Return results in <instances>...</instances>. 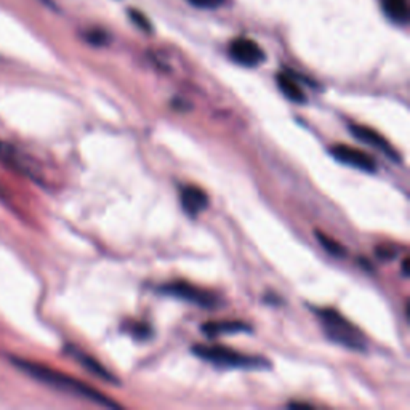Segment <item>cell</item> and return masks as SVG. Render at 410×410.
<instances>
[{
    "label": "cell",
    "instance_id": "obj_1",
    "mask_svg": "<svg viewBox=\"0 0 410 410\" xmlns=\"http://www.w3.org/2000/svg\"><path fill=\"white\" fill-rule=\"evenodd\" d=\"M16 367L21 369L22 372L31 375L32 378H36L42 383L52 386V388L67 392V395H74L77 397H82V399H87L90 402L98 404V406L109 407V409H119L121 406L114 401H111L108 396H104L103 392L97 390L90 388L88 385L83 383L81 380H76L69 377V375H64L61 372H56V370L41 366V364L22 361V359H15L13 361Z\"/></svg>",
    "mask_w": 410,
    "mask_h": 410
},
{
    "label": "cell",
    "instance_id": "obj_2",
    "mask_svg": "<svg viewBox=\"0 0 410 410\" xmlns=\"http://www.w3.org/2000/svg\"><path fill=\"white\" fill-rule=\"evenodd\" d=\"M316 313L324 324L325 334L335 343L356 351L366 348V339H364L362 334L340 313H336L335 310H317Z\"/></svg>",
    "mask_w": 410,
    "mask_h": 410
},
{
    "label": "cell",
    "instance_id": "obj_3",
    "mask_svg": "<svg viewBox=\"0 0 410 410\" xmlns=\"http://www.w3.org/2000/svg\"><path fill=\"white\" fill-rule=\"evenodd\" d=\"M193 353L202 361L212 362L215 366L220 367H239V369H261L268 367L269 362L265 357H257V356H249L242 355V353L229 350V348L224 346H205V345H198L193 348Z\"/></svg>",
    "mask_w": 410,
    "mask_h": 410
},
{
    "label": "cell",
    "instance_id": "obj_4",
    "mask_svg": "<svg viewBox=\"0 0 410 410\" xmlns=\"http://www.w3.org/2000/svg\"><path fill=\"white\" fill-rule=\"evenodd\" d=\"M159 290L164 295L175 296V299L189 301V303H193V305H198L200 308H207V310H212L213 306L218 305V299L212 294V292H207L204 289L196 287V285H191L186 282L167 284Z\"/></svg>",
    "mask_w": 410,
    "mask_h": 410
},
{
    "label": "cell",
    "instance_id": "obj_5",
    "mask_svg": "<svg viewBox=\"0 0 410 410\" xmlns=\"http://www.w3.org/2000/svg\"><path fill=\"white\" fill-rule=\"evenodd\" d=\"M229 55L235 63L245 67L260 66L266 60V55L263 48L252 39L239 37L229 45Z\"/></svg>",
    "mask_w": 410,
    "mask_h": 410
},
{
    "label": "cell",
    "instance_id": "obj_6",
    "mask_svg": "<svg viewBox=\"0 0 410 410\" xmlns=\"http://www.w3.org/2000/svg\"><path fill=\"white\" fill-rule=\"evenodd\" d=\"M330 153H332L335 159L341 162V164L357 168V170L369 172V173L377 170V162H375L374 157L369 156L367 153H364V151L353 148V146L335 144L334 148L330 149Z\"/></svg>",
    "mask_w": 410,
    "mask_h": 410
},
{
    "label": "cell",
    "instance_id": "obj_7",
    "mask_svg": "<svg viewBox=\"0 0 410 410\" xmlns=\"http://www.w3.org/2000/svg\"><path fill=\"white\" fill-rule=\"evenodd\" d=\"M350 128H351L353 137L357 138L359 142H362L369 146H372V148H375V149H378L380 153L388 156L390 159H392L395 162L401 160L399 153H396V149L392 148L388 142H386V138L381 137V135L378 132H375L374 128H369V127H364V125H356V123H351Z\"/></svg>",
    "mask_w": 410,
    "mask_h": 410
},
{
    "label": "cell",
    "instance_id": "obj_8",
    "mask_svg": "<svg viewBox=\"0 0 410 410\" xmlns=\"http://www.w3.org/2000/svg\"><path fill=\"white\" fill-rule=\"evenodd\" d=\"M179 200H182L183 210L188 213L189 217L199 215L202 210L207 209L209 205V198L207 194L198 186H184L179 193Z\"/></svg>",
    "mask_w": 410,
    "mask_h": 410
},
{
    "label": "cell",
    "instance_id": "obj_9",
    "mask_svg": "<svg viewBox=\"0 0 410 410\" xmlns=\"http://www.w3.org/2000/svg\"><path fill=\"white\" fill-rule=\"evenodd\" d=\"M67 351H69V355L74 357L83 369H87L90 374L95 375V377H98L100 380H103V381H108V383H117V378L114 377V375H112L108 369L101 366L97 359H93L92 356L86 355V353L78 351L77 348H69Z\"/></svg>",
    "mask_w": 410,
    "mask_h": 410
},
{
    "label": "cell",
    "instance_id": "obj_10",
    "mask_svg": "<svg viewBox=\"0 0 410 410\" xmlns=\"http://www.w3.org/2000/svg\"><path fill=\"white\" fill-rule=\"evenodd\" d=\"M380 7L395 25L406 26L410 20L409 0H380Z\"/></svg>",
    "mask_w": 410,
    "mask_h": 410
},
{
    "label": "cell",
    "instance_id": "obj_11",
    "mask_svg": "<svg viewBox=\"0 0 410 410\" xmlns=\"http://www.w3.org/2000/svg\"><path fill=\"white\" fill-rule=\"evenodd\" d=\"M202 332L204 335L218 336V335H234L240 332H250V327L244 322L239 321H218V322H207L202 325Z\"/></svg>",
    "mask_w": 410,
    "mask_h": 410
},
{
    "label": "cell",
    "instance_id": "obj_12",
    "mask_svg": "<svg viewBox=\"0 0 410 410\" xmlns=\"http://www.w3.org/2000/svg\"><path fill=\"white\" fill-rule=\"evenodd\" d=\"M276 82H278L279 90L284 93L285 98L294 101V103H300V104L305 103L306 95L299 86V82L295 81L294 76L287 74V72H279L276 77Z\"/></svg>",
    "mask_w": 410,
    "mask_h": 410
},
{
    "label": "cell",
    "instance_id": "obj_13",
    "mask_svg": "<svg viewBox=\"0 0 410 410\" xmlns=\"http://www.w3.org/2000/svg\"><path fill=\"white\" fill-rule=\"evenodd\" d=\"M316 238L319 240V244L324 247L325 252H329L330 255L334 257H343L346 254L345 247H341L340 242H336L332 238H329V235H325L324 233H319L316 231Z\"/></svg>",
    "mask_w": 410,
    "mask_h": 410
},
{
    "label": "cell",
    "instance_id": "obj_14",
    "mask_svg": "<svg viewBox=\"0 0 410 410\" xmlns=\"http://www.w3.org/2000/svg\"><path fill=\"white\" fill-rule=\"evenodd\" d=\"M128 16H130V20H132L133 25H137L142 31H144V32H151V31H153V26H151L149 20L146 18V16L142 13V11L132 8V10H128Z\"/></svg>",
    "mask_w": 410,
    "mask_h": 410
},
{
    "label": "cell",
    "instance_id": "obj_15",
    "mask_svg": "<svg viewBox=\"0 0 410 410\" xmlns=\"http://www.w3.org/2000/svg\"><path fill=\"white\" fill-rule=\"evenodd\" d=\"M87 41L97 45V47H101V45H106L109 42V36L104 31H90L87 34Z\"/></svg>",
    "mask_w": 410,
    "mask_h": 410
},
{
    "label": "cell",
    "instance_id": "obj_16",
    "mask_svg": "<svg viewBox=\"0 0 410 410\" xmlns=\"http://www.w3.org/2000/svg\"><path fill=\"white\" fill-rule=\"evenodd\" d=\"M188 2L198 8H218L224 0H188Z\"/></svg>",
    "mask_w": 410,
    "mask_h": 410
},
{
    "label": "cell",
    "instance_id": "obj_17",
    "mask_svg": "<svg viewBox=\"0 0 410 410\" xmlns=\"http://www.w3.org/2000/svg\"><path fill=\"white\" fill-rule=\"evenodd\" d=\"M377 257L381 258V260H392L396 257V250L388 249V247H378Z\"/></svg>",
    "mask_w": 410,
    "mask_h": 410
},
{
    "label": "cell",
    "instance_id": "obj_18",
    "mask_svg": "<svg viewBox=\"0 0 410 410\" xmlns=\"http://www.w3.org/2000/svg\"><path fill=\"white\" fill-rule=\"evenodd\" d=\"M133 335L137 336V339L144 340V339H148V336L151 335V329L148 327V325L139 324V325H137V329L133 330Z\"/></svg>",
    "mask_w": 410,
    "mask_h": 410
},
{
    "label": "cell",
    "instance_id": "obj_19",
    "mask_svg": "<svg viewBox=\"0 0 410 410\" xmlns=\"http://www.w3.org/2000/svg\"><path fill=\"white\" fill-rule=\"evenodd\" d=\"M289 407H292V409H299V407H303V409H311L310 404H300V402H292V404H289Z\"/></svg>",
    "mask_w": 410,
    "mask_h": 410
},
{
    "label": "cell",
    "instance_id": "obj_20",
    "mask_svg": "<svg viewBox=\"0 0 410 410\" xmlns=\"http://www.w3.org/2000/svg\"><path fill=\"white\" fill-rule=\"evenodd\" d=\"M402 273H404V276H409V258H404V263H402Z\"/></svg>",
    "mask_w": 410,
    "mask_h": 410
}]
</instances>
